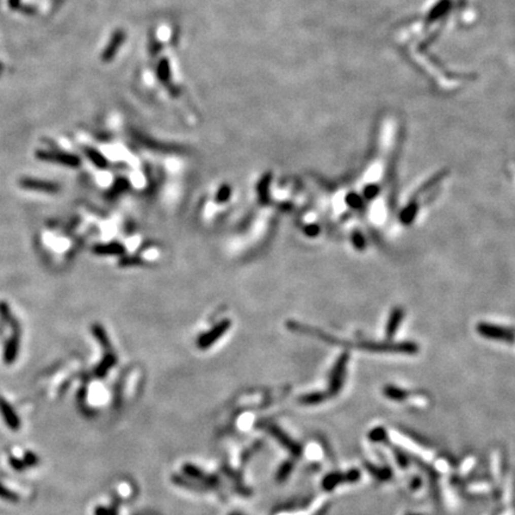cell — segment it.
<instances>
[{
	"mask_svg": "<svg viewBox=\"0 0 515 515\" xmlns=\"http://www.w3.org/2000/svg\"><path fill=\"white\" fill-rule=\"evenodd\" d=\"M476 329L479 333V335L487 337V339L506 341V342H514L515 341V330L506 328V327L494 326L492 323L480 322L477 325Z\"/></svg>",
	"mask_w": 515,
	"mask_h": 515,
	"instance_id": "6da1fadb",
	"label": "cell"
},
{
	"mask_svg": "<svg viewBox=\"0 0 515 515\" xmlns=\"http://www.w3.org/2000/svg\"><path fill=\"white\" fill-rule=\"evenodd\" d=\"M347 361H349V354L347 353L342 354V356L339 358V360L336 361L335 367H334L333 370L332 380H330V391H332V394H336V392L341 389L344 376H345Z\"/></svg>",
	"mask_w": 515,
	"mask_h": 515,
	"instance_id": "7a4b0ae2",
	"label": "cell"
},
{
	"mask_svg": "<svg viewBox=\"0 0 515 515\" xmlns=\"http://www.w3.org/2000/svg\"><path fill=\"white\" fill-rule=\"evenodd\" d=\"M0 414L3 415V419H4L5 424L8 425L9 428H11L12 431H18L20 428V420L18 415L16 414L12 405L2 396H0Z\"/></svg>",
	"mask_w": 515,
	"mask_h": 515,
	"instance_id": "3957f363",
	"label": "cell"
},
{
	"mask_svg": "<svg viewBox=\"0 0 515 515\" xmlns=\"http://www.w3.org/2000/svg\"><path fill=\"white\" fill-rule=\"evenodd\" d=\"M20 185H22L24 189L41 191V192H47V193H55L56 191L59 190V186L52 182H46V180H39V179H31V178L22 179L20 180Z\"/></svg>",
	"mask_w": 515,
	"mask_h": 515,
	"instance_id": "277c9868",
	"label": "cell"
},
{
	"mask_svg": "<svg viewBox=\"0 0 515 515\" xmlns=\"http://www.w3.org/2000/svg\"><path fill=\"white\" fill-rule=\"evenodd\" d=\"M19 341H20V334L18 332H15V334L10 337L6 342L5 349H4V361L5 364L11 365L13 361L16 360L17 354H18L19 351Z\"/></svg>",
	"mask_w": 515,
	"mask_h": 515,
	"instance_id": "5b68a950",
	"label": "cell"
},
{
	"mask_svg": "<svg viewBox=\"0 0 515 515\" xmlns=\"http://www.w3.org/2000/svg\"><path fill=\"white\" fill-rule=\"evenodd\" d=\"M403 316H404V312H403V309L400 308V306L392 309L390 317H389L387 329H385V334H387L388 339H391V337L395 335L398 326H400L402 320H403Z\"/></svg>",
	"mask_w": 515,
	"mask_h": 515,
	"instance_id": "8992f818",
	"label": "cell"
},
{
	"mask_svg": "<svg viewBox=\"0 0 515 515\" xmlns=\"http://www.w3.org/2000/svg\"><path fill=\"white\" fill-rule=\"evenodd\" d=\"M39 156L43 160H50V161H57L60 163H63V165H70V166H76L79 163V159L76 158L73 155H66V154H52V153H43L41 152Z\"/></svg>",
	"mask_w": 515,
	"mask_h": 515,
	"instance_id": "52a82bcc",
	"label": "cell"
},
{
	"mask_svg": "<svg viewBox=\"0 0 515 515\" xmlns=\"http://www.w3.org/2000/svg\"><path fill=\"white\" fill-rule=\"evenodd\" d=\"M418 210H419L418 202H416V200H411V202L402 210V213L400 215V221L403 224H410L413 221H414L416 214H418Z\"/></svg>",
	"mask_w": 515,
	"mask_h": 515,
	"instance_id": "ba28073f",
	"label": "cell"
},
{
	"mask_svg": "<svg viewBox=\"0 0 515 515\" xmlns=\"http://www.w3.org/2000/svg\"><path fill=\"white\" fill-rule=\"evenodd\" d=\"M384 395L392 401H403L407 398L408 392L394 385H388L384 388Z\"/></svg>",
	"mask_w": 515,
	"mask_h": 515,
	"instance_id": "9c48e42d",
	"label": "cell"
},
{
	"mask_svg": "<svg viewBox=\"0 0 515 515\" xmlns=\"http://www.w3.org/2000/svg\"><path fill=\"white\" fill-rule=\"evenodd\" d=\"M0 499L9 501V502H18L19 496L15 492L8 489L4 484L0 483Z\"/></svg>",
	"mask_w": 515,
	"mask_h": 515,
	"instance_id": "30bf717a",
	"label": "cell"
},
{
	"mask_svg": "<svg viewBox=\"0 0 515 515\" xmlns=\"http://www.w3.org/2000/svg\"><path fill=\"white\" fill-rule=\"evenodd\" d=\"M346 203L352 208V209H361V207L364 205L363 198L357 193H350L349 196L346 197Z\"/></svg>",
	"mask_w": 515,
	"mask_h": 515,
	"instance_id": "8fae6325",
	"label": "cell"
},
{
	"mask_svg": "<svg viewBox=\"0 0 515 515\" xmlns=\"http://www.w3.org/2000/svg\"><path fill=\"white\" fill-rule=\"evenodd\" d=\"M378 193H380V187L371 184V185H367L364 189V198L366 200H371L373 199Z\"/></svg>",
	"mask_w": 515,
	"mask_h": 515,
	"instance_id": "7c38bea8",
	"label": "cell"
},
{
	"mask_svg": "<svg viewBox=\"0 0 515 515\" xmlns=\"http://www.w3.org/2000/svg\"><path fill=\"white\" fill-rule=\"evenodd\" d=\"M352 242L357 250L359 251L365 250V238L363 236V234L359 233V231H354L352 235Z\"/></svg>",
	"mask_w": 515,
	"mask_h": 515,
	"instance_id": "4fadbf2b",
	"label": "cell"
},
{
	"mask_svg": "<svg viewBox=\"0 0 515 515\" xmlns=\"http://www.w3.org/2000/svg\"><path fill=\"white\" fill-rule=\"evenodd\" d=\"M23 462H24V464H25V466H29V468H31V466H35L36 464L39 463V458H37V456L35 455V453L26 452L25 455H24Z\"/></svg>",
	"mask_w": 515,
	"mask_h": 515,
	"instance_id": "5bb4252c",
	"label": "cell"
},
{
	"mask_svg": "<svg viewBox=\"0 0 515 515\" xmlns=\"http://www.w3.org/2000/svg\"><path fill=\"white\" fill-rule=\"evenodd\" d=\"M10 464H11V466L16 470V471H23V470L25 469V464H24L23 460L16 458V457H12V458L10 459Z\"/></svg>",
	"mask_w": 515,
	"mask_h": 515,
	"instance_id": "9a60e30c",
	"label": "cell"
}]
</instances>
